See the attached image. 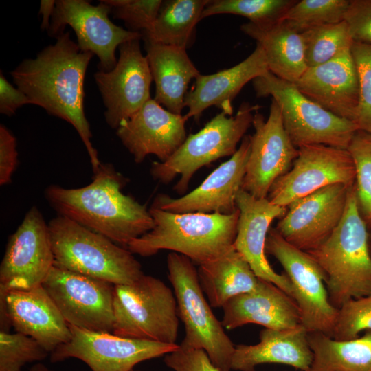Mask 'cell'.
Segmentation results:
<instances>
[{"mask_svg": "<svg viewBox=\"0 0 371 371\" xmlns=\"http://www.w3.org/2000/svg\"><path fill=\"white\" fill-rule=\"evenodd\" d=\"M43 49L35 58L24 59L10 73L16 87L30 103L71 124L82 141L93 172L102 163L91 143L92 133L84 111V81L93 56L82 52L69 32Z\"/></svg>", "mask_w": 371, "mask_h": 371, "instance_id": "6da1fadb", "label": "cell"}, {"mask_svg": "<svg viewBox=\"0 0 371 371\" xmlns=\"http://www.w3.org/2000/svg\"><path fill=\"white\" fill-rule=\"evenodd\" d=\"M127 182L113 165L102 163L89 184L78 188L50 185L45 197L58 216L127 248L154 227L149 209L122 192Z\"/></svg>", "mask_w": 371, "mask_h": 371, "instance_id": "7a4b0ae2", "label": "cell"}, {"mask_svg": "<svg viewBox=\"0 0 371 371\" xmlns=\"http://www.w3.org/2000/svg\"><path fill=\"white\" fill-rule=\"evenodd\" d=\"M320 267L330 303H344L371 293L368 226L358 204L355 183L348 190L344 215L331 235L307 251Z\"/></svg>", "mask_w": 371, "mask_h": 371, "instance_id": "3957f363", "label": "cell"}, {"mask_svg": "<svg viewBox=\"0 0 371 371\" xmlns=\"http://www.w3.org/2000/svg\"><path fill=\"white\" fill-rule=\"evenodd\" d=\"M149 212L154 227L128 245L127 249L133 254L148 257L166 249L182 254L201 265L234 247L238 210L228 215L177 214L151 205Z\"/></svg>", "mask_w": 371, "mask_h": 371, "instance_id": "277c9868", "label": "cell"}, {"mask_svg": "<svg viewBox=\"0 0 371 371\" xmlns=\"http://www.w3.org/2000/svg\"><path fill=\"white\" fill-rule=\"evenodd\" d=\"M54 265L113 285L131 284L144 273L127 248L64 216L48 223Z\"/></svg>", "mask_w": 371, "mask_h": 371, "instance_id": "5b68a950", "label": "cell"}, {"mask_svg": "<svg viewBox=\"0 0 371 371\" xmlns=\"http://www.w3.org/2000/svg\"><path fill=\"white\" fill-rule=\"evenodd\" d=\"M260 108L258 104L244 102L234 116L221 111L199 131L190 134L167 161L153 162L150 169L151 176L167 184L180 175L173 189L177 194H184L198 170L236 153Z\"/></svg>", "mask_w": 371, "mask_h": 371, "instance_id": "8992f818", "label": "cell"}, {"mask_svg": "<svg viewBox=\"0 0 371 371\" xmlns=\"http://www.w3.org/2000/svg\"><path fill=\"white\" fill-rule=\"evenodd\" d=\"M113 333L131 339L176 344L179 315L174 292L160 279L144 274L114 285Z\"/></svg>", "mask_w": 371, "mask_h": 371, "instance_id": "52a82bcc", "label": "cell"}, {"mask_svg": "<svg viewBox=\"0 0 371 371\" xmlns=\"http://www.w3.org/2000/svg\"><path fill=\"white\" fill-rule=\"evenodd\" d=\"M167 268L178 315L185 326L181 344L203 349L220 371H230L235 346L205 300L194 263L188 257L172 251L167 256Z\"/></svg>", "mask_w": 371, "mask_h": 371, "instance_id": "ba28073f", "label": "cell"}, {"mask_svg": "<svg viewBox=\"0 0 371 371\" xmlns=\"http://www.w3.org/2000/svg\"><path fill=\"white\" fill-rule=\"evenodd\" d=\"M258 98L271 96L278 104L283 125L293 145H326L347 149L359 130L351 121L341 118L310 100L293 82L269 71L252 80Z\"/></svg>", "mask_w": 371, "mask_h": 371, "instance_id": "9c48e42d", "label": "cell"}, {"mask_svg": "<svg viewBox=\"0 0 371 371\" xmlns=\"http://www.w3.org/2000/svg\"><path fill=\"white\" fill-rule=\"evenodd\" d=\"M265 252L282 265L289 278L300 314L308 333L320 332L330 337L338 309L330 302L320 267L304 251L289 243L276 228H270Z\"/></svg>", "mask_w": 371, "mask_h": 371, "instance_id": "30bf717a", "label": "cell"}, {"mask_svg": "<svg viewBox=\"0 0 371 371\" xmlns=\"http://www.w3.org/2000/svg\"><path fill=\"white\" fill-rule=\"evenodd\" d=\"M42 285L69 325L113 333V284L54 265Z\"/></svg>", "mask_w": 371, "mask_h": 371, "instance_id": "8fae6325", "label": "cell"}, {"mask_svg": "<svg viewBox=\"0 0 371 371\" xmlns=\"http://www.w3.org/2000/svg\"><path fill=\"white\" fill-rule=\"evenodd\" d=\"M54 265L48 223L33 206L8 238L0 265V297L42 285Z\"/></svg>", "mask_w": 371, "mask_h": 371, "instance_id": "7c38bea8", "label": "cell"}, {"mask_svg": "<svg viewBox=\"0 0 371 371\" xmlns=\"http://www.w3.org/2000/svg\"><path fill=\"white\" fill-rule=\"evenodd\" d=\"M111 12V7L103 1L93 5L85 0H58L47 31L56 37L69 25L76 33L80 49L97 55L99 71H109L117 63V47L142 37L141 32L114 24L109 18Z\"/></svg>", "mask_w": 371, "mask_h": 371, "instance_id": "4fadbf2b", "label": "cell"}, {"mask_svg": "<svg viewBox=\"0 0 371 371\" xmlns=\"http://www.w3.org/2000/svg\"><path fill=\"white\" fill-rule=\"evenodd\" d=\"M356 172L347 149L317 144L298 148L291 169L271 186L267 199L286 207L294 201L333 184L352 186Z\"/></svg>", "mask_w": 371, "mask_h": 371, "instance_id": "5bb4252c", "label": "cell"}, {"mask_svg": "<svg viewBox=\"0 0 371 371\" xmlns=\"http://www.w3.org/2000/svg\"><path fill=\"white\" fill-rule=\"evenodd\" d=\"M71 339L50 355L53 363L76 358L92 371H131L137 363L166 355L179 345L120 337L69 325Z\"/></svg>", "mask_w": 371, "mask_h": 371, "instance_id": "9a60e30c", "label": "cell"}, {"mask_svg": "<svg viewBox=\"0 0 371 371\" xmlns=\"http://www.w3.org/2000/svg\"><path fill=\"white\" fill-rule=\"evenodd\" d=\"M249 135L250 152L241 189L252 196L267 198L273 183L291 168L298 148L291 141L278 103L271 99L267 120L256 111Z\"/></svg>", "mask_w": 371, "mask_h": 371, "instance_id": "2e32d148", "label": "cell"}, {"mask_svg": "<svg viewBox=\"0 0 371 371\" xmlns=\"http://www.w3.org/2000/svg\"><path fill=\"white\" fill-rule=\"evenodd\" d=\"M119 51V59L113 69L98 71L94 74L106 107V122L113 129L151 99L153 81L148 60L140 49L139 40L122 44Z\"/></svg>", "mask_w": 371, "mask_h": 371, "instance_id": "e0dca14e", "label": "cell"}, {"mask_svg": "<svg viewBox=\"0 0 371 371\" xmlns=\"http://www.w3.org/2000/svg\"><path fill=\"white\" fill-rule=\"evenodd\" d=\"M350 187L333 184L294 201L287 206L276 229L289 243L302 251L316 249L341 221Z\"/></svg>", "mask_w": 371, "mask_h": 371, "instance_id": "ac0fdd59", "label": "cell"}, {"mask_svg": "<svg viewBox=\"0 0 371 371\" xmlns=\"http://www.w3.org/2000/svg\"><path fill=\"white\" fill-rule=\"evenodd\" d=\"M249 152V135H245L236 153L196 188L179 198L159 194L151 205L177 214H233L238 210L236 196L242 187Z\"/></svg>", "mask_w": 371, "mask_h": 371, "instance_id": "d6986e66", "label": "cell"}, {"mask_svg": "<svg viewBox=\"0 0 371 371\" xmlns=\"http://www.w3.org/2000/svg\"><path fill=\"white\" fill-rule=\"evenodd\" d=\"M188 119L186 115L170 112L151 98L121 122L116 135L135 163H142L149 155L164 162L186 140Z\"/></svg>", "mask_w": 371, "mask_h": 371, "instance_id": "ffe728a7", "label": "cell"}, {"mask_svg": "<svg viewBox=\"0 0 371 371\" xmlns=\"http://www.w3.org/2000/svg\"><path fill=\"white\" fill-rule=\"evenodd\" d=\"M236 202L239 217L234 249L249 263L258 278L274 284L293 299L289 278L286 273L276 272L265 255L270 225L274 219L285 214L287 207L275 205L267 198H256L242 189L237 194Z\"/></svg>", "mask_w": 371, "mask_h": 371, "instance_id": "44dd1931", "label": "cell"}, {"mask_svg": "<svg viewBox=\"0 0 371 371\" xmlns=\"http://www.w3.org/2000/svg\"><path fill=\"white\" fill-rule=\"evenodd\" d=\"M294 84L328 111L356 124L359 85L350 48L325 63L307 68Z\"/></svg>", "mask_w": 371, "mask_h": 371, "instance_id": "7402d4cb", "label": "cell"}, {"mask_svg": "<svg viewBox=\"0 0 371 371\" xmlns=\"http://www.w3.org/2000/svg\"><path fill=\"white\" fill-rule=\"evenodd\" d=\"M1 306L15 330L36 340L47 352L71 339L68 323L43 285L12 290L0 297Z\"/></svg>", "mask_w": 371, "mask_h": 371, "instance_id": "603a6c76", "label": "cell"}, {"mask_svg": "<svg viewBox=\"0 0 371 371\" xmlns=\"http://www.w3.org/2000/svg\"><path fill=\"white\" fill-rule=\"evenodd\" d=\"M223 311L221 323L228 330L249 324L278 330L301 324L295 301L274 284L260 278L253 291L234 297Z\"/></svg>", "mask_w": 371, "mask_h": 371, "instance_id": "cb8c5ba5", "label": "cell"}, {"mask_svg": "<svg viewBox=\"0 0 371 371\" xmlns=\"http://www.w3.org/2000/svg\"><path fill=\"white\" fill-rule=\"evenodd\" d=\"M269 71L263 49L256 44L251 54L235 66L215 74H199L185 98V107L188 109L186 116L198 121L203 112L211 106L232 115V102L242 88Z\"/></svg>", "mask_w": 371, "mask_h": 371, "instance_id": "d4e9b609", "label": "cell"}, {"mask_svg": "<svg viewBox=\"0 0 371 371\" xmlns=\"http://www.w3.org/2000/svg\"><path fill=\"white\" fill-rule=\"evenodd\" d=\"M308 333L302 324L280 330L265 328L260 333L258 344L235 346L231 368L256 371V366L260 364L280 363L300 371H311L313 353Z\"/></svg>", "mask_w": 371, "mask_h": 371, "instance_id": "484cf974", "label": "cell"}, {"mask_svg": "<svg viewBox=\"0 0 371 371\" xmlns=\"http://www.w3.org/2000/svg\"><path fill=\"white\" fill-rule=\"evenodd\" d=\"M144 41L146 57L155 84L153 99L170 112L181 114L188 85L199 71L186 49Z\"/></svg>", "mask_w": 371, "mask_h": 371, "instance_id": "4316f807", "label": "cell"}, {"mask_svg": "<svg viewBox=\"0 0 371 371\" xmlns=\"http://www.w3.org/2000/svg\"><path fill=\"white\" fill-rule=\"evenodd\" d=\"M240 30L262 47L269 70L276 76L295 83L307 69L302 35L283 21L266 25L247 22Z\"/></svg>", "mask_w": 371, "mask_h": 371, "instance_id": "83f0119b", "label": "cell"}, {"mask_svg": "<svg viewBox=\"0 0 371 371\" xmlns=\"http://www.w3.org/2000/svg\"><path fill=\"white\" fill-rule=\"evenodd\" d=\"M197 271L201 286L214 308H223L234 297L253 291L259 280L234 247L199 265Z\"/></svg>", "mask_w": 371, "mask_h": 371, "instance_id": "f1b7e54d", "label": "cell"}, {"mask_svg": "<svg viewBox=\"0 0 371 371\" xmlns=\"http://www.w3.org/2000/svg\"><path fill=\"white\" fill-rule=\"evenodd\" d=\"M313 361L311 371H371V331L348 340L320 332L308 333Z\"/></svg>", "mask_w": 371, "mask_h": 371, "instance_id": "f546056e", "label": "cell"}, {"mask_svg": "<svg viewBox=\"0 0 371 371\" xmlns=\"http://www.w3.org/2000/svg\"><path fill=\"white\" fill-rule=\"evenodd\" d=\"M208 0L163 1L159 12L142 36L153 43L186 49Z\"/></svg>", "mask_w": 371, "mask_h": 371, "instance_id": "4dcf8cb0", "label": "cell"}, {"mask_svg": "<svg viewBox=\"0 0 371 371\" xmlns=\"http://www.w3.org/2000/svg\"><path fill=\"white\" fill-rule=\"evenodd\" d=\"M307 68L325 63L353 42L345 21L311 28L301 33Z\"/></svg>", "mask_w": 371, "mask_h": 371, "instance_id": "1f68e13d", "label": "cell"}, {"mask_svg": "<svg viewBox=\"0 0 371 371\" xmlns=\"http://www.w3.org/2000/svg\"><path fill=\"white\" fill-rule=\"evenodd\" d=\"M297 1L213 0L204 8L201 20L215 14H231L244 16L254 24H270L281 21Z\"/></svg>", "mask_w": 371, "mask_h": 371, "instance_id": "d6a6232c", "label": "cell"}, {"mask_svg": "<svg viewBox=\"0 0 371 371\" xmlns=\"http://www.w3.org/2000/svg\"><path fill=\"white\" fill-rule=\"evenodd\" d=\"M349 0H301L286 12L282 19L298 33L324 25L341 22Z\"/></svg>", "mask_w": 371, "mask_h": 371, "instance_id": "836d02e7", "label": "cell"}, {"mask_svg": "<svg viewBox=\"0 0 371 371\" xmlns=\"http://www.w3.org/2000/svg\"><path fill=\"white\" fill-rule=\"evenodd\" d=\"M354 162L359 207L367 225L371 222V133L358 130L348 148Z\"/></svg>", "mask_w": 371, "mask_h": 371, "instance_id": "e575fe53", "label": "cell"}, {"mask_svg": "<svg viewBox=\"0 0 371 371\" xmlns=\"http://www.w3.org/2000/svg\"><path fill=\"white\" fill-rule=\"evenodd\" d=\"M48 353L30 337L0 331V371H21L26 363L41 361Z\"/></svg>", "mask_w": 371, "mask_h": 371, "instance_id": "d590c367", "label": "cell"}, {"mask_svg": "<svg viewBox=\"0 0 371 371\" xmlns=\"http://www.w3.org/2000/svg\"><path fill=\"white\" fill-rule=\"evenodd\" d=\"M366 331H371V293L352 299L338 308L330 337L338 340H348Z\"/></svg>", "mask_w": 371, "mask_h": 371, "instance_id": "8d00e7d4", "label": "cell"}, {"mask_svg": "<svg viewBox=\"0 0 371 371\" xmlns=\"http://www.w3.org/2000/svg\"><path fill=\"white\" fill-rule=\"evenodd\" d=\"M350 52L357 68L359 85L356 124L359 130L371 133V44L353 41Z\"/></svg>", "mask_w": 371, "mask_h": 371, "instance_id": "74e56055", "label": "cell"}, {"mask_svg": "<svg viewBox=\"0 0 371 371\" xmlns=\"http://www.w3.org/2000/svg\"><path fill=\"white\" fill-rule=\"evenodd\" d=\"M111 8L114 18L122 20L131 31H146L156 19L161 0H102Z\"/></svg>", "mask_w": 371, "mask_h": 371, "instance_id": "f35d334b", "label": "cell"}, {"mask_svg": "<svg viewBox=\"0 0 371 371\" xmlns=\"http://www.w3.org/2000/svg\"><path fill=\"white\" fill-rule=\"evenodd\" d=\"M344 21L353 41L371 44V0H349Z\"/></svg>", "mask_w": 371, "mask_h": 371, "instance_id": "ab89813d", "label": "cell"}, {"mask_svg": "<svg viewBox=\"0 0 371 371\" xmlns=\"http://www.w3.org/2000/svg\"><path fill=\"white\" fill-rule=\"evenodd\" d=\"M166 365L175 371H220L203 349H194L182 344L167 354Z\"/></svg>", "mask_w": 371, "mask_h": 371, "instance_id": "60d3db41", "label": "cell"}, {"mask_svg": "<svg viewBox=\"0 0 371 371\" xmlns=\"http://www.w3.org/2000/svg\"><path fill=\"white\" fill-rule=\"evenodd\" d=\"M18 164L16 139L4 125H0V185L10 183Z\"/></svg>", "mask_w": 371, "mask_h": 371, "instance_id": "b9f144b4", "label": "cell"}, {"mask_svg": "<svg viewBox=\"0 0 371 371\" xmlns=\"http://www.w3.org/2000/svg\"><path fill=\"white\" fill-rule=\"evenodd\" d=\"M31 104L28 97L19 89L10 84L1 71L0 113L11 116L22 106Z\"/></svg>", "mask_w": 371, "mask_h": 371, "instance_id": "7bdbcfd3", "label": "cell"}, {"mask_svg": "<svg viewBox=\"0 0 371 371\" xmlns=\"http://www.w3.org/2000/svg\"><path fill=\"white\" fill-rule=\"evenodd\" d=\"M56 1L42 0L40 3L39 13L42 14L41 27L43 30H48L50 21L55 9Z\"/></svg>", "mask_w": 371, "mask_h": 371, "instance_id": "ee69618b", "label": "cell"}, {"mask_svg": "<svg viewBox=\"0 0 371 371\" xmlns=\"http://www.w3.org/2000/svg\"><path fill=\"white\" fill-rule=\"evenodd\" d=\"M29 371H53L43 363H38L34 365Z\"/></svg>", "mask_w": 371, "mask_h": 371, "instance_id": "f6af8a7d", "label": "cell"}, {"mask_svg": "<svg viewBox=\"0 0 371 371\" xmlns=\"http://www.w3.org/2000/svg\"><path fill=\"white\" fill-rule=\"evenodd\" d=\"M369 247H370V252L371 255V227H369Z\"/></svg>", "mask_w": 371, "mask_h": 371, "instance_id": "bcb514c9", "label": "cell"}, {"mask_svg": "<svg viewBox=\"0 0 371 371\" xmlns=\"http://www.w3.org/2000/svg\"><path fill=\"white\" fill-rule=\"evenodd\" d=\"M368 227H371V222L370 223L369 225H368Z\"/></svg>", "mask_w": 371, "mask_h": 371, "instance_id": "7dc6e473", "label": "cell"}, {"mask_svg": "<svg viewBox=\"0 0 371 371\" xmlns=\"http://www.w3.org/2000/svg\"><path fill=\"white\" fill-rule=\"evenodd\" d=\"M131 371H139V370H135L133 369V370H132Z\"/></svg>", "mask_w": 371, "mask_h": 371, "instance_id": "c3c4849f", "label": "cell"}]
</instances>
